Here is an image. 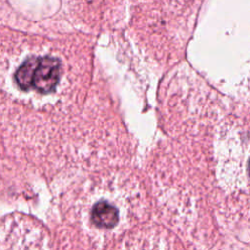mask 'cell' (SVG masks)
I'll return each instance as SVG.
<instances>
[{"label": "cell", "instance_id": "cell-1", "mask_svg": "<svg viewBox=\"0 0 250 250\" xmlns=\"http://www.w3.org/2000/svg\"><path fill=\"white\" fill-rule=\"evenodd\" d=\"M64 66L57 55H26L16 65L14 80L21 91L50 94L59 86Z\"/></svg>", "mask_w": 250, "mask_h": 250}, {"label": "cell", "instance_id": "cell-2", "mask_svg": "<svg viewBox=\"0 0 250 250\" xmlns=\"http://www.w3.org/2000/svg\"><path fill=\"white\" fill-rule=\"evenodd\" d=\"M0 250H49L42 231L31 223L16 219L0 227Z\"/></svg>", "mask_w": 250, "mask_h": 250}, {"label": "cell", "instance_id": "cell-3", "mask_svg": "<svg viewBox=\"0 0 250 250\" xmlns=\"http://www.w3.org/2000/svg\"><path fill=\"white\" fill-rule=\"evenodd\" d=\"M124 212L128 209H123L121 199H113V197L98 199L91 208L90 220L92 224L101 230H114L121 226L124 219Z\"/></svg>", "mask_w": 250, "mask_h": 250}]
</instances>
